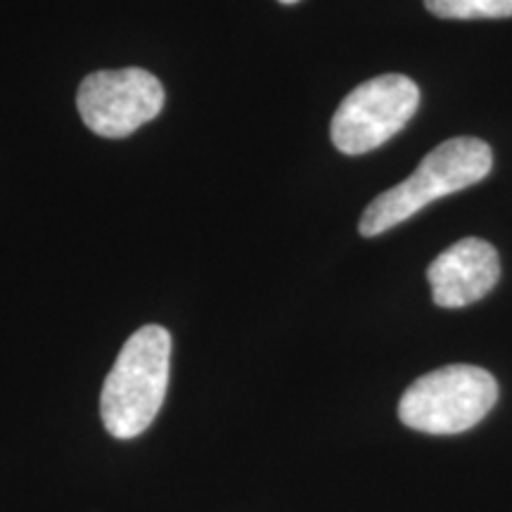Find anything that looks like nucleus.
<instances>
[{"instance_id":"f257e3e1","label":"nucleus","mask_w":512,"mask_h":512,"mask_svg":"<svg viewBox=\"0 0 512 512\" xmlns=\"http://www.w3.org/2000/svg\"><path fill=\"white\" fill-rule=\"evenodd\" d=\"M171 335L162 325H145L126 339L100 394L105 430L117 439L143 434L162 411L169 387Z\"/></svg>"},{"instance_id":"f03ea898","label":"nucleus","mask_w":512,"mask_h":512,"mask_svg":"<svg viewBox=\"0 0 512 512\" xmlns=\"http://www.w3.org/2000/svg\"><path fill=\"white\" fill-rule=\"evenodd\" d=\"M494 166L491 147L477 138H453L434 147L422 159L413 176L401 181L394 188L382 192L368 204L358 221V233L363 238L387 233L389 228L399 226L427 204L441 197L453 195L489 176Z\"/></svg>"},{"instance_id":"7ed1b4c3","label":"nucleus","mask_w":512,"mask_h":512,"mask_svg":"<svg viewBox=\"0 0 512 512\" xmlns=\"http://www.w3.org/2000/svg\"><path fill=\"white\" fill-rule=\"evenodd\" d=\"M494 375L477 366H446L415 380L399 401V418L425 434L472 430L496 406Z\"/></svg>"},{"instance_id":"20e7f679","label":"nucleus","mask_w":512,"mask_h":512,"mask_svg":"<svg viewBox=\"0 0 512 512\" xmlns=\"http://www.w3.org/2000/svg\"><path fill=\"white\" fill-rule=\"evenodd\" d=\"M420 105V88L403 74L375 76L339 102L332 143L344 155H363L394 138Z\"/></svg>"},{"instance_id":"39448f33","label":"nucleus","mask_w":512,"mask_h":512,"mask_svg":"<svg viewBox=\"0 0 512 512\" xmlns=\"http://www.w3.org/2000/svg\"><path fill=\"white\" fill-rule=\"evenodd\" d=\"M164 86L147 69H105L81 81L76 107L83 124L102 138H126L164 107Z\"/></svg>"},{"instance_id":"423d86ee","label":"nucleus","mask_w":512,"mask_h":512,"mask_svg":"<svg viewBox=\"0 0 512 512\" xmlns=\"http://www.w3.org/2000/svg\"><path fill=\"white\" fill-rule=\"evenodd\" d=\"M501 278V261L494 245L482 238H465L441 252L427 268L434 304L463 309L484 299Z\"/></svg>"},{"instance_id":"0eeeda50","label":"nucleus","mask_w":512,"mask_h":512,"mask_svg":"<svg viewBox=\"0 0 512 512\" xmlns=\"http://www.w3.org/2000/svg\"><path fill=\"white\" fill-rule=\"evenodd\" d=\"M441 19H503L512 17V0H425Z\"/></svg>"},{"instance_id":"6e6552de","label":"nucleus","mask_w":512,"mask_h":512,"mask_svg":"<svg viewBox=\"0 0 512 512\" xmlns=\"http://www.w3.org/2000/svg\"><path fill=\"white\" fill-rule=\"evenodd\" d=\"M280 3H283V5H294V3H299V0H280Z\"/></svg>"}]
</instances>
